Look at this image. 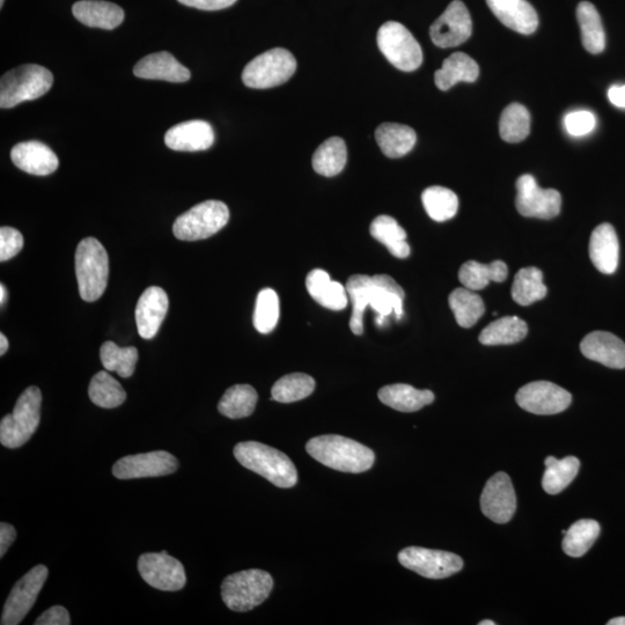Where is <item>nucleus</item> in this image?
I'll use <instances>...</instances> for the list:
<instances>
[{
	"label": "nucleus",
	"instance_id": "nucleus-24",
	"mask_svg": "<svg viewBox=\"0 0 625 625\" xmlns=\"http://www.w3.org/2000/svg\"><path fill=\"white\" fill-rule=\"evenodd\" d=\"M134 75L142 79L165 80L169 83H186L191 77L186 66L167 51L144 57L136 64Z\"/></svg>",
	"mask_w": 625,
	"mask_h": 625
},
{
	"label": "nucleus",
	"instance_id": "nucleus-33",
	"mask_svg": "<svg viewBox=\"0 0 625 625\" xmlns=\"http://www.w3.org/2000/svg\"><path fill=\"white\" fill-rule=\"evenodd\" d=\"M370 232L372 237L386 246L389 253L397 259H407L410 255L407 232L394 218L389 216L375 218L371 224Z\"/></svg>",
	"mask_w": 625,
	"mask_h": 625
},
{
	"label": "nucleus",
	"instance_id": "nucleus-10",
	"mask_svg": "<svg viewBox=\"0 0 625 625\" xmlns=\"http://www.w3.org/2000/svg\"><path fill=\"white\" fill-rule=\"evenodd\" d=\"M404 568L429 579H445L463 569L462 558L443 550L409 547L399 554Z\"/></svg>",
	"mask_w": 625,
	"mask_h": 625
},
{
	"label": "nucleus",
	"instance_id": "nucleus-22",
	"mask_svg": "<svg viewBox=\"0 0 625 625\" xmlns=\"http://www.w3.org/2000/svg\"><path fill=\"white\" fill-rule=\"evenodd\" d=\"M489 9L512 31L529 35L539 27V17L527 0H487Z\"/></svg>",
	"mask_w": 625,
	"mask_h": 625
},
{
	"label": "nucleus",
	"instance_id": "nucleus-6",
	"mask_svg": "<svg viewBox=\"0 0 625 625\" xmlns=\"http://www.w3.org/2000/svg\"><path fill=\"white\" fill-rule=\"evenodd\" d=\"M274 588V579L262 570H246L224 579L222 598L233 612L245 613L263 604Z\"/></svg>",
	"mask_w": 625,
	"mask_h": 625
},
{
	"label": "nucleus",
	"instance_id": "nucleus-43",
	"mask_svg": "<svg viewBox=\"0 0 625 625\" xmlns=\"http://www.w3.org/2000/svg\"><path fill=\"white\" fill-rule=\"evenodd\" d=\"M531 132V114L520 104H511L504 109L499 121V134L507 143L525 141Z\"/></svg>",
	"mask_w": 625,
	"mask_h": 625
},
{
	"label": "nucleus",
	"instance_id": "nucleus-5",
	"mask_svg": "<svg viewBox=\"0 0 625 625\" xmlns=\"http://www.w3.org/2000/svg\"><path fill=\"white\" fill-rule=\"evenodd\" d=\"M42 394L31 386L22 393L11 415L0 422V443L7 448L24 446L38 430L41 421Z\"/></svg>",
	"mask_w": 625,
	"mask_h": 625
},
{
	"label": "nucleus",
	"instance_id": "nucleus-56",
	"mask_svg": "<svg viewBox=\"0 0 625 625\" xmlns=\"http://www.w3.org/2000/svg\"><path fill=\"white\" fill-rule=\"evenodd\" d=\"M608 625H625V617H616V619L607 622Z\"/></svg>",
	"mask_w": 625,
	"mask_h": 625
},
{
	"label": "nucleus",
	"instance_id": "nucleus-38",
	"mask_svg": "<svg viewBox=\"0 0 625 625\" xmlns=\"http://www.w3.org/2000/svg\"><path fill=\"white\" fill-rule=\"evenodd\" d=\"M259 396L250 385H235L227 389L218 403L219 413L231 419L245 418L254 413Z\"/></svg>",
	"mask_w": 625,
	"mask_h": 625
},
{
	"label": "nucleus",
	"instance_id": "nucleus-36",
	"mask_svg": "<svg viewBox=\"0 0 625 625\" xmlns=\"http://www.w3.org/2000/svg\"><path fill=\"white\" fill-rule=\"evenodd\" d=\"M528 334L527 323L518 316H505L483 329L480 342L483 345H510L524 340Z\"/></svg>",
	"mask_w": 625,
	"mask_h": 625
},
{
	"label": "nucleus",
	"instance_id": "nucleus-4",
	"mask_svg": "<svg viewBox=\"0 0 625 625\" xmlns=\"http://www.w3.org/2000/svg\"><path fill=\"white\" fill-rule=\"evenodd\" d=\"M54 84V76L41 65L26 64L6 72L0 80V107H17L43 97Z\"/></svg>",
	"mask_w": 625,
	"mask_h": 625
},
{
	"label": "nucleus",
	"instance_id": "nucleus-53",
	"mask_svg": "<svg viewBox=\"0 0 625 625\" xmlns=\"http://www.w3.org/2000/svg\"><path fill=\"white\" fill-rule=\"evenodd\" d=\"M608 98L614 106L625 109V85H615L610 87L608 91Z\"/></svg>",
	"mask_w": 625,
	"mask_h": 625
},
{
	"label": "nucleus",
	"instance_id": "nucleus-47",
	"mask_svg": "<svg viewBox=\"0 0 625 625\" xmlns=\"http://www.w3.org/2000/svg\"><path fill=\"white\" fill-rule=\"evenodd\" d=\"M279 320V298L276 291L264 289L256 299L254 327L261 334H269Z\"/></svg>",
	"mask_w": 625,
	"mask_h": 625
},
{
	"label": "nucleus",
	"instance_id": "nucleus-14",
	"mask_svg": "<svg viewBox=\"0 0 625 625\" xmlns=\"http://www.w3.org/2000/svg\"><path fill=\"white\" fill-rule=\"evenodd\" d=\"M520 408L535 415H556L570 407L572 395L549 381L531 382L516 396Z\"/></svg>",
	"mask_w": 625,
	"mask_h": 625
},
{
	"label": "nucleus",
	"instance_id": "nucleus-42",
	"mask_svg": "<svg viewBox=\"0 0 625 625\" xmlns=\"http://www.w3.org/2000/svg\"><path fill=\"white\" fill-rule=\"evenodd\" d=\"M422 202L430 218L438 223L454 218L459 209L458 196L452 190L439 186L425 189Z\"/></svg>",
	"mask_w": 625,
	"mask_h": 625
},
{
	"label": "nucleus",
	"instance_id": "nucleus-45",
	"mask_svg": "<svg viewBox=\"0 0 625 625\" xmlns=\"http://www.w3.org/2000/svg\"><path fill=\"white\" fill-rule=\"evenodd\" d=\"M371 281L370 276L354 275L348 279L347 286H345L352 303L350 328L355 335H362L364 332L363 316L369 306Z\"/></svg>",
	"mask_w": 625,
	"mask_h": 625
},
{
	"label": "nucleus",
	"instance_id": "nucleus-48",
	"mask_svg": "<svg viewBox=\"0 0 625 625\" xmlns=\"http://www.w3.org/2000/svg\"><path fill=\"white\" fill-rule=\"evenodd\" d=\"M564 124L566 131L571 136L580 137L590 134L594 130L597 120H595V116L591 112L578 110V112L566 115Z\"/></svg>",
	"mask_w": 625,
	"mask_h": 625
},
{
	"label": "nucleus",
	"instance_id": "nucleus-11",
	"mask_svg": "<svg viewBox=\"0 0 625 625\" xmlns=\"http://www.w3.org/2000/svg\"><path fill=\"white\" fill-rule=\"evenodd\" d=\"M48 575L47 566L38 565L14 585L5 602L2 622H0L2 625H17L24 621L35 605L44 583L47 582Z\"/></svg>",
	"mask_w": 625,
	"mask_h": 625
},
{
	"label": "nucleus",
	"instance_id": "nucleus-20",
	"mask_svg": "<svg viewBox=\"0 0 625 625\" xmlns=\"http://www.w3.org/2000/svg\"><path fill=\"white\" fill-rule=\"evenodd\" d=\"M168 297L165 290L151 286L145 290L136 307L138 334L144 340H152L159 332L168 311Z\"/></svg>",
	"mask_w": 625,
	"mask_h": 625
},
{
	"label": "nucleus",
	"instance_id": "nucleus-15",
	"mask_svg": "<svg viewBox=\"0 0 625 625\" xmlns=\"http://www.w3.org/2000/svg\"><path fill=\"white\" fill-rule=\"evenodd\" d=\"M473 33V21L465 4L454 0L446 11L433 22L430 36L439 48H454L465 43Z\"/></svg>",
	"mask_w": 625,
	"mask_h": 625
},
{
	"label": "nucleus",
	"instance_id": "nucleus-1",
	"mask_svg": "<svg viewBox=\"0 0 625 625\" xmlns=\"http://www.w3.org/2000/svg\"><path fill=\"white\" fill-rule=\"evenodd\" d=\"M306 451L323 466L342 473L359 474L370 470L375 461L371 448L356 440L336 435L319 436L308 441Z\"/></svg>",
	"mask_w": 625,
	"mask_h": 625
},
{
	"label": "nucleus",
	"instance_id": "nucleus-40",
	"mask_svg": "<svg viewBox=\"0 0 625 625\" xmlns=\"http://www.w3.org/2000/svg\"><path fill=\"white\" fill-rule=\"evenodd\" d=\"M88 395L95 406L104 409L120 407L127 400V393L120 382L106 371L94 375L88 387Z\"/></svg>",
	"mask_w": 625,
	"mask_h": 625
},
{
	"label": "nucleus",
	"instance_id": "nucleus-34",
	"mask_svg": "<svg viewBox=\"0 0 625 625\" xmlns=\"http://www.w3.org/2000/svg\"><path fill=\"white\" fill-rule=\"evenodd\" d=\"M348 161L347 145L340 137H332L323 142L313 156L314 171L332 178L340 174Z\"/></svg>",
	"mask_w": 625,
	"mask_h": 625
},
{
	"label": "nucleus",
	"instance_id": "nucleus-44",
	"mask_svg": "<svg viewBox=\"0 0 625 625\" xmlns=\"http://www.w3.org/2000/svg\"><path fill=\"white\" fill-rule=\"evenodd\" d=\"M315 381L305 373H292L279 379L271 389V400L292 403L312 395Z\"/></svg>",
	"mask_w": 625,
	"mask_h": 625
},
{
	"label": "nucleus",
	"instance_id": "nucleus-13",
	"mask_svg": "<svg viewBox=\"0 0 625 625\" xmlns=\"http://www.w3.org/2000/svg\"><path fill=\"white\" fill-rule=\"evenodd\" d=\"M138 571L147 584L157 590L176 592L186 586L185 568L167 551L143 554L138 560Z\"/></svg>",
	"mask_w": 625,
	"mask_h": 625
},
{
	"label": "nucleus",
	"instance_id": "nucleus-31",
	"mask_svg": "<svg viewBox=\"0 0 625 625\" xmlns=\"http://www.w3.org/2000/svg\"><path fill=\"white\" fill-rule=\"evenodd\" d=\"M507 274H509V270L502 261H495L490 264L469 261L461 267L459 279L466 289L479 291L487 288L491 282L503 283Z\"/></svg>",
	"mask_w": 625,
	"mask_h": 625
},
{
	"label": "nucleus",
	"instance_id": "nucleus-55",
	"mask_svg": "<svg viewBox=\"0 0 625 625\" xmlns=\"http://www.w3.org/2000/svg\"><path fill=\"white\" fill-rule=\"evenodd\" d=\"M6 300H7V290L5 288V285L2 284L0 285V304L4 306V304L6 303Z\"/></svg>",
	"mask_w": 625,
	"mask_h": 625
},
{
	"label": "nucleus",
	"instance_id": "nucleus-12",
	"mask_svg": "<svg viewBox=\"0 0 625 625\" xmlns=\"http://www.w3.org/2000/svg\"><path fill=\"white\" fill-rule=\"evenodd\" d=\"M517 209L521 216L551 219L560 215L562 196L555 189H542L534 176L525 174L517 181Z\"/></svg>",
	"mask_w": 625,
	"mask_h": 625
},
{
	"label": "nucleus",
	"instance_id": "nucleus-32",
	"mask_svg": "<svg viewBox=\"0 0 625 625\" xmlns=\"http://www.w3.org/2000/svg\"><path fill=\"white\" fill-rule=\"evenodd\" d=\"M577 20L585 49L594 55L601 54L606 48V35L598 10L592 3L582 2L577 7Z\"/></svg>",
	"mask_w": 625,
	"mask_h": 625
},
{
	"label": "nucleus",
	"instance_id": "nucleus-50",
	"mask_svg": "<svg viewBox=\"0 0 625 625\" xmlns=\"http://www.w3.org/2000/svg\"><path fill=\"white\" fill-rule=\"evenodd\" d=\"M35 625H69L71 619L68 610L62 606H54L46 610L36 619Z\"/></svg>",
	"mask_w": 625,
	"mask_h": 625
},
{
	"label": "nucleus",
	"instance_id": "nucleus-17",
	"mask_svg": "<svg viewBox=\"0 0 625 625\" xmlns=\"http://www.w3.org/2000/svg\"><path fill=\"white\" fill-rule=\"evenodd\" d=\"M481 509L485 517L506 524L517 510V496L510 476L499 472L485 484L481 496Z\"/></svg>",
	"mask_w": 625,
	"mask_h": 625
},
{
	"label": "nucleus",
	"instance_id": "nucleus-26",
	"mask_svg": "<svg viewBox=\"0 0 625 625\" xmlns=\"http://www.w3.org/2000/svg\"><path fill=\"white\" fill-rule=\"evenodd\" d=\"M306 288L316 303L330 311H343L348 306L347 288L333 281L325 270L311 271L306 278Z\"/></svg>",
	"mask_w": 625,
	"mask_h": 625
},
{
	"label": "nucleus",
	"instance_id": "nucleus-3",
	"mask_svg": "<svg viewBox=\"0 0 625 625\" xmlns=\"http://www.w3.org/2000/svg\"><path fill=\"white\" fill-rule=\"evenodd\" d=\"M76 275L80 297L93 303L105 293L109 275L107 250L94 238L80 241L76 252Z\"/></svg>",
	"mask_w": 625,
	"mask_h": 625
},
{
	"label": "nucleus",
	"instance_id": "nucleus-51",
	"mask_svg": "<svg viewBox=\"0 0 625 625\" xmlns=\"http://www.w3.org/2000/svg\"><path fill=\"white\" fill-rule=\"evenodd\" d=\"M182 5L203 11H219L237 3V0H178Z\"/></svg>",
	"mask_w": 625,
	"mask_h": 625
},
{
	"label": "nucleus",
	"instance_id": "nucleus-27",
	"mask_svg": "<svg viewBox=\"0 0 625 625\" xmlns=\"http://www.w3.org/2000/svg\"><path fill=\"white\" fill-rule=\"evenodd\" d=\"M73 16L85 26L112 31L124 20V11L119 5L102 0H82L72 7Z\"/></svg>",
	"mask_w": 625,
	"mask_h": 625
},
{
	"label": "nucleus",
	"instance_id": "nucleus-18",
	"mask_svg": "<svg viewBox=\"0 0 625 625\" xmlns=\"http://www.w3.org/2000/svg\"><path fill=\"white\" fill-rule=\"evenodd\" d=\"M406 294L391 276L375 275L372 277L369 306L377 313L375 325L382 327L388 316L395 315L397 320L403 316V303Z\"/></svg>",
	"mask_w": 625,
	"mask_h": 625
},
{
	"label": "nucleus",
	"instance_id": "nucleus-39",
	"mask_svg": "<svg viewBox=\"0 0 625 625\" xmlns=\"http://www.w3.org/2000/svg\"><path fill=\"white\" fill-rule=\"evenodd\" d=\"M542 271L538 268H524L518 271L512 286V298L521 306H529L547 296Z\"/></svg>",
	"mask_w": 625,
	"mask_h": 625
},
{
	"label": "nucleus",
	"instance_id": "nucleus-25",
	"mask_svg": "<svg viewBox=\"0 0 625 625\" xmlns=\"http://www.w3.org/2000/svg\"><path fill=\"white\" fill-rule=\"evenodd\" d=\"M590 256L594 267L602 274L613 275L620 260V244L613 225L601 224L590 240Z\"/></svg>",
	"mask_w": 625,
	"mask_h": 625
},
{
	"label": "nucleus",
	"instance_id": "nucleus-49",
	"mask_svg": "<svg viewBox=\"0 0 625 625\" xmlns=\"http://www.w3.org/2000/svg\"><path fill=\"white\" fill-rule=\"evenodd\" d=\"M24 248V237L12 227L0 229V261L5 262L17 256Z\"/></svg>",
	"mask_w": 625,
	"mask_h": 625
},
{
	"label": "nucleus",
	"instance_id": "nucleus-54",
	"mask_svg": "<svg viewBox=\"0 0 625 625\" xmlns=\"http://www.w3.org/2000/svg\"><path fill=\"white\" fill-rule=\"evenodd\" d=\"M9 350V341L4 334H0V356H4Z\"/></svg>",
	"mask_w": 625,
	"mask_h": 625
},
{
	"label": "nucleus",
	"instance_id": "nucleus-30",
	"mask_svg": "<svg viewBox=\"0 0 625 625\" xmlns=\"http://www.w3.org/2000/svg\"><path fill=\"white\" fill-rule=\"evenodd\" d=\"M480 76L479 64L472 57L455 53L446 58L435 75V82L440 91H448L458 83H474Z\"/></svg>",
	"mask_w": 625,
	"mask_h": 625
},
{
	"label": "nucleus",
	"instance_id": "nucleus-46",
	"mask_svg": "<svg viewBox=\"0 0 625 625\" xmlns=\"http://www.w3.org/2000/svg\"><path fill=\"white\" fill-rule=\"evenodd\" d=\"M101 363L110 372L121 378H130L135 373L138 351L134 347L120 348L114 342H106L100 350Z\"/></svg>",
	"mask_w": 625,
	"mask_h": 625
},
{
	"label": "nucleus",
	"instance_id": "nucleus-29",
	"mask_svg": "<svg viewBox=\"0 0 625 625\" xmlns=\"http://www.w3.org/2000/svg\"><path fill=\"white\" fill-rule=\"evenodd\" d=\"M375 139L386 157L397 159L414 149L417 136L413 128L397 123H382L375 130Z\"/></svg>",
	"mask_w": 625,
	"mask_h": 625
},
{
	"label": "nucleus",
	"instance_id": "nucleus-16",
	"mask_svg": "<svg viewBox=\"0 0 625 625\" xmlns=\"http://www.w3.org/2000/svg\"><path fill=\"white\" fill-rule=\"evenodd\" d=\"M179 461L165 451L129 455L117 461L113 474L119 480L146 479L174 474Z\"/></svg>",
	"mask_w": 625,
	"mask_h": 625
},
{
	"label": "nucleus",
	"instance_id": "nucleus-21",
	"mask_svg": "<svg viewBox=\"0 0 625 625\" xmlns=\"http://www.w3.org/2000/svg\"><path fill=\"white\" fill-rule=\"evenodd\" d=\"M580 351L586 358L610 369H625V343L612 333L588 334L580 343Z\"/></svg>",
	"mask_w": 625,
	"mask_h": 625
},
{
	"label": "nucleus",
	"instance_id": "nucleus-35",
	"mask_svg": "<svg viewBox=\"0 0 625 625\" xmlns=\"http://www.w3.org/2000/svg\"><path fill=\"white\" fill-rule=\"evenodd\" d=\"M544 465H546V472L543 475L542 487L547 494L557 495L576 479L580 461L575 457H566L563 460L548 457Z\"/></svg>",
	"mask_w": 625,
	"mask_h": 625
},
{
	"label": "nucleus",
	"instance_id": "nucleus-23",
	"mask_svg": "<svg viewBox=\"0 0 625 625\" xmlns=\"http://www.w3.org/2000/svg\"><path fill=\"white\" fill-rule=\"evenodd\" d=\"M11 159L21 171L46 176L53 174L60 161L49 146L40 142H24L13 147Z\"/></svg>",
	"mask_w": 625,
	"mask_h": 625
},
{
	"label": "nucleus",
	"instance_id": "nucleus-8",
	"mask_svg": "<svg viewBox=\"0 0 625 625\" xmlns=\"http://www.w3.org/2000/svg\"><path fill=\"white\" fill-rule=\"evenodd\" d=\"M296 70V58L289 50L271 49L246 65L242 82L249 88L267 90L288 82Z\"/></svg>",
	"mask_w": 625,
	"mask_h": 625
},
{
	"label": "nucleus",
	"instance_id": "nucleus-2",
	"mask_svg": "<svg viewBox=\"0 0 625 625\" xmlns=\"http://www.w3.org/2000/svg\"><path fill=\"white\" fill-rule=\"evenodd\" d=\"M234 457L241 466L261 475L278 488L289 489L298 482L296 466L288 457L274 447L246 441L234 447Z\"/></svg>",
	"mask_w": 625,
	"mask_h": 625
},
{
	"label": "nucleus",
	"instance_id": "nucleus-28",
	"mask_svg": "<svg viewBox=\"0 0 625 625\" xmlns=\"http://www.w3.org/2000/svg\"><path fill=\"white\" fill-rule=\"evenodd\" d=\"M379 400L401 413H415L435 401V394L428 389L419 391L410 385L395 384L382 387L378 393Z\"/></svg>",
	"mask_w": 625,
	"mask_h": 625
},
{
	"label": "nucleus",
	"instance_id": "nucleus-37",
	"mask_svg": "<svg viewBox=\"0 0 625 625\" xmlns=\"http://www.w3.org/2000/svg\"><path fill=\"white\" fill-rule=\"evenodd\" d=\"M601 527L592 519L578 520L566 534L562 543L564 553L570 557H582L599 538Z\"/></svg>",
	"mask_w": 625,
	"mask_h": 625
},
{
	"label": "nucleus",
	"instance_id": "nucleus-52",
	"mask_svg": "<svg viewBox=\"0 0 625 625\" xmlns=\"http://www.w3.org/2000/svg\"><path fill=\"white\" fill-rule=\"evenodd\" d=\"M17 539V531L7 522L0 524V557H4L12 543Z\"/></svg>",
	"mask_w": 625,
	"mask_h": 625
},
{
	"label": "nucleus",
	"instance_id": "nucleus-57",
	"mask_svg": "<svg viewBox=\"0 0 625 625\" xmlns=\"http://www.w3.org/2000/svg\"><path fill=\"white\" fill-rule=\"evenodd\" d=\"M480 625H495L496 623L491 620H485L479 623Z\"/></svg>",
	"mask_w": 625,
	"mask_h": 625
},
{
	"label": "nucleus",
	"instance_id": "nucleus-7",
	"mask_svg": "<svg viewBox=\"0 0 625 625\" xmlns=\"http://www.w3.org/2000/svg\"><path fill=\"white\" fill-rule=\"evenodd\" d=\"M229 220L230 210L225 203L205 201L176 219L173 233L182 241L204 240L223 230Z\"/></svg>",
	"mask_w": 625,
	"mask_h": 625
},
{
	"label": "nucleus",
	"instance_id": "nucleus-41",
	"mask_svg": "<svg viewBox=\"0 0 625 625\" xmlns=\"http://www.w3.org/2000/svg\"><path fill=\"white\" fill-rule=\"evenodd\" d=\"M448 303L455 320L462 328H472L479 321L484 312L485 307L479 294L468 289H457L450 294Z\"/></svg>",
	"mask_w": 625,
	"mask_h": 625
},
{
	"label": "nucleus",
	"instance_id": "nucleus-19",
	"mask_svg": "<svg viewBox=\"0 0 625 625\" xmlns=\"http://www.w3.org/2000/svg\"><path fill=\"white\" fill-rule=\"evenodd\" d=\"M215 143V131L211 124L201 120L174 125L165 135L169 149L179 152L207 151Z\"/></svg>",
	"mask_w": 625,
	"mask_h": 625
},
{
	"label": "nucleus",
	"instance_id": "nucleus-9",
	"mask_svg": "<svg viewBox=\"0 0 625 625\" xmlns=\"http://www.w3.org/2000/svg\"><path fill=\"white\" fill-rule=\"evenodd\" d=\"M378 47L396 69L411 72L423 63V51L414 35L400 22L388 21L378 32Z\"/></svg>",
	"mask_w": 625,
	"mask_h": 625
},
{
	"label": "nucleus",
	"instance_id": "nucleus-58",
	"mask_svg": "<svg viewBox=\"0 0 625 625\" xmlns=\"http://www.w3.org/2000/svg\"><path fill=\"white\" fill-rule=\"evenodd\" d=\"M5 0H0V7H3Z\"/></svg>",
	"mask_w": 625,
	"mask_h": 625
}]
</instances>
